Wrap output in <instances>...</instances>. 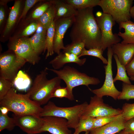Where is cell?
Returning <instances> with one entry per match:
<instances>
[{
    "label": "cell",
    "mask_w": 134,
    "mask_h": 134,
    "mask_svg": "<svg viewBox=\"0 0 134 134\" xmlns=\"http://www.w3.org/2000/svg\"><path fill=\"white\" fill-rule=\"evenodd\" d=\"M122 115H119L95 118L93 129L100 127L117 119Z\"/></svg>",
    "instance_id": "35"
},
{
    "label": "cell",
    "mask_w": 134,
    "mask_h": 134,
    "mask_svg": "<svg viewBox=\"0 0 134 134\" xmlns=\"http://www.w3.org/2000/svg\"><path fill=\"white\" fill-rule=\"evenodd\" d=\"M130 80L134 81V76H130Z\"/></svg>",
    "instance_id": "46"
},
{
    "label": "cell",
    "mask_w": 134,
    "mask_h": 134,
    "mask_svg": "<svg viewBox=\"0 0 134 134\" xmlns=\"http://www.w3.org/2000/svg\"><path fill=\"white\" fill-rule=\"evenodd\" d=\"M113 55L111 47L107 48L108 63L104 66L105 78L103 84L100 88L91 90L90 91L99 97L102 98L104 96H109L116 100L118 99L121 92L116 88L114 84L112 70V59Z\"/></svg>",
    "instance_id": "10"
},
{
    "label": "cell",
    "mask_w": 134,
    "mask_h": 134,
    "mask_svg": "<svg viewBox=\"0 0 134 134\" xmlns=\"http://www.w3.org/2000/svg\"><path fill=\"white\" fill-rule=\"evenodd\" d=\"M122 109V115L125 121L134 117V103H125Z\"/></svg>",
    "instance_id": "37"
},
{
    "label": "cell",
    "mask_w": 134,
    "mask_h": 134,
    "mask_svg": "<svg viewBox=\"0 0 134 134\" xmlns=\"http://www.w3.org/2000/svg\"><path fill=\"white\" fill-rule=\"evenodd\" d=\"M122 109L115 108L104 103L102 98L95 95L91 97L88 104L81 116V118H94L113 116L122 114Z\"/></svg>",
    "instance_id": "11"
},
{
    "label": "cell",
    "mask_w": 134,
    "mask_h": 134,
    "mask_svg": "<svg viewBox=\"0 0 134 134\" xmlns=\"http://www.w3.org/2000/svg\"><path fill=\"white\" fill-rule=\"evenodd\" d=\"M45 0H26L24 1L23 7L18 22V24L20 21L25 18L29 10L37 3L42 2Z\"/></svg>",
    "instance_id": "38"
},
{
    "label": "cell",
    "mask_w": 134,
    "mask_h": 134,
    "mask_svg": "<svg viewBox=\"0 0 134 134\" xmlns=\"http://www.w3.org/2000/svg\"><path fill=\"white\" fill-rule=\"evenodd\" d=\"M0 106L7 108L9 111L17 115H31L38 117L42 107L31 100L27 94H17L12 87L6 95L0 100Z\"/></svg>",
    "instance_id": "2"
},
{
    "label": "cell",
    "mask_w": 134,
    "mask_h": 134,
    "mask_svg": "<svg viewBox=\"0 0 134 134\" xmlns=\"http://www.w3.org/2000/svg\"><path fill=\"white\" fill-rule=\"evenodd\" d=\"M133 0H100L98 5L103 13L110 15L118 24L130 20Z\"/></svg>",
    "instance_id": "6"
},
{
    "label": "cell",
    "mask_w": 134,
    "mask_h": 134,
    "mask_svg": "<svg viewBox=\"0 0 134 134\" xmlns=\"http://www.w3.org/2000/svg\"><path fill=\"white\" fill-rule=\"evenodd\" d=\"M122 131L125 133L134 134V117L125 121Z\"/></svg>",
    "instance_id": "40"
},
{
    "label": "cell",
    "mask_w": 134,
    "mask_h": 134,
    "mask_svg": "<svg viewBox=\"0 0 134 134\" xmlns=\"http://www.w3.org/2000/svg\"><path fill=\"white\" fill-rule=\"evenodd\" d=\"M54 97L61 98H64L71 100H74L73 91L67 86L62 87L60 86L57 88L51 96V98Z\"/></svg>",
    "instance_id": "30"
},
{
    "label": "cell",
    "mask_w": 134,
    "mask_h": 134,
    "mask_svg": "<svg viewBox=\"0 0 134 134\" xmlns=\"http://www.w3.org/2000/svg\"><path fill=\"white\" fill-rule=\"evenodd\" d=\"M119 29H124V32H119L118 34L123 40L121 43L123 44H134V22L130 20L121 22L119 24Z\"/></svg>",
    "instance_id": "21"
},
{
    "label": "cell",
    "mask_w": 134,
    "mask_h": 134,
    "mask_svg": "<svg viewBox=\"0 0 134 134\" xmlns=\"http://www.w3.org/2000/svg\"><path fill=\"white\" fill-rule=\"evenodd\" d=\"M54 34L55 23L53 19L47 30L46 37V49L47 52L45 56L46 59L52 55L54 53L53 50Z\"/></svg>",
    "instance_id": "24"
},
{
    "label": "cell",
    "mask_w": 134,
    "mask_h": 134,
    "mask_svg": "<svg viewBox=\"0 0 134 134\" xmlns=\"http://www.w3.org/2000/svg\"><path fill=\"white\" fill-rule=\"evenodd\" d=\"M86 60V58L80 59L77 56L73 54L61 52L49 63L51 65L53 69L58 70L68 63H74L79 66H82L85 63Z\"/></svg>",
    "instance_id": "17"
},
{
    "label": "cell",
    "mask_w": 134,
    "mask_h": 134,
    "mask_svg": "<svg viewBox=\"0 0 134 134\" xmlns=\"http://www.w3.org/2000/svg\"><path fill=\"white\" fill-rule=\"evenodd\" d=\"M55 14V9L52 4L37 20L39 23L47 30L53 20L54 19Z\"/></svg>",
    "instance_id": "28"
},
{
    "label": "cell",
    "mask_w": 134,
    "mask_h": 134,
    "mask_svg": "<svg viewBox=\"0 0 134 134\" xmlns=\"http://www.w3.org/2000/svg\"><path fill=\"white\" fill-rule=\"evenodd\" d=\"M134 99V85L123 83L122 90L118 99L126 100Z\"/></svg>",
    "instance_id": "32"
},
{
    "label": "cell",
    "mask_w": 134,
    "mask_h": 134,
    "mask_svg": "<svg viewBox=\"0 0 134 134\" xmlns=\"http://www.w3.org/2000/svg\"><path fill=\"white\" fill-rule=\"evenodd\" d=\"M16 126L19 127L27 134H37L41 133L42 126L41 117L27 115H13Z\"/></svg>",
    "instance_id": "14"
},
{
    "label": "cell",
    "mask_w": 134,
    "mask_h": 134,
    "mask_svg": "<svg viewBox=\"0 0 134 134\" xmlns=\"http://www.w3.org/2000/svg\"><path fill=\"white\" fill-rule=\"evenodd\" d=\"M50 0L55 10L54 21L61 18L74 16L77 13V10L64 0Z\"/></svg>",
    "instance_id": "18"
},
{
    "label": "cell",
    "mask_w": 134,
    "mask_h": 134,
    "mask_svg": "<svg viewBox=\"0 0 134 134\" xmlns=\"http://www.w3.org/2000/svg\"><path fill=\"white\" fill-rule=\"evenodd\" d=\"M125 121L122 115L109 123L92 130L89 134H115L123 130Z\"/></svg>",
    "instance_id": "19"
},
{
    "label": "cell",
    "mask_w": 134,
    "mask_h": 134,
    "mask_svg": "<svg viewBox=\"0 0 134 134\" xmlns=\"http://www.w3.org/2000/svg\"><path fill=\"white\" fill-rule=\"evenodd\" d=\"M13 86L12 82L0 77V100L6 95Z\"/></svg>",
    "instance_id": "36"
},
{
    "label": "cell",
    "mask_w": 134,
    "mask_h": 134,
    "mask_svg": "<svg viewBox=\"0 0 134 134\" xmlns=\"http://www.w3.org/2000/svg\"><path fill=\"white\" fill-rule=\"evenodd\" d=\"M111 48L114 54L116 55L120 63L125 66L134 55V44L119 43L113 45Z\"/></svg>",
    "instance_id": "16"
},
{
    "label": "cell",
    "mask_w": 134,
    "mask_h": 134,
    "mask_svg": "<svg viewBox=\"0 0 134 134\" xmlns=\"http://www.w3.org/2000/svg\"><path fill=\"white\" fill-rule=\"evenodd\" d=\"M7 7V4H0V33L4 29L6 23L9 12H8Z\"/></svg>",
    "instance_id": "39"
},
{
    "label": "cell",
    "mask_w": 134,
    "mask_h": 134,
    "mask_svg": "<svg viewBox=\"0 0 134 134\" xmlns=\"http://www.w3.org/2000/svg\"><path fill=\"white\" fill-rule=\"evenodd\" d=\"M16 126L15 121L13 117H10L8 114L3 115L0 113V132L5 129L11 131Z\"/></svg>",
    "instance_id": "29"
},
{
    "label": "cell",
    "mask_w": 134,
    "mask_h": 134,
    "mask_svg": "<svg viewBox=\"0 0 134 134\" xmlns=\"http://www.w3.org/2000/svg\"><path fill=\"white\" fill-rule=\"evenodd\" d=\"M24 1L21 0L14 1L13 6L9 10L5 27L0 33V41L1 42H4L9 39L16 27L18 25Z\"/></svg>",
    "instance_id": "12"
},
{
    "label": "cell",
    "mask_w": 134,
    "mask_h": 134,
    "mask_svg": "<svg viewBox=\"0 0 134 134\" xmlns=\"http://www.w3.org/2000/svg\"><path fill=\"white\" fill-rule=\"evenodd\" d=\"M42 126L41 133L47 132L52 134H72L67 120L63 118L54 116L41 117Z\"/></svg>",
    "instance_id": "13"
},
{
    "label": "cell",
    "mask_w": 134,
    "mask_h": 134,
    "mask_svg": "<svg viewBox=\"0 0 134 134\" xmlns=\"http://www.w3.org/2000/svg\"><path fill=\"white\" fill-rule=\"evenodd\" d=\"M95 118L86 117L81 118L75 129L73 134H79L83 132H90L93 129Z\"/></svg>",
    "instance_id": "26"
},
{
    "label": "cell",
    "mask_w": 134,
    "mask_h": 134,
    "mask_svg": "<svg viewBox=\"0 0 134 134\" xmlns=\"http://www.w3.org/2000/svg\"><path fill=\"white\" fill-rule=\"evenodd\" d=\"M130 15L131 17L134 20V5L131 7L130 9Z\"/></svg>",
    "instance_id": "43"
},
{
    "label": "cell",
    "mask_w": 134,
    "mask_h": 134,
    "mask_svg": "<svg viewBox=\"0 0 134 134\" xmlns=\"http://www.w3.org/2000/svg\"><path fill=\"white\" fill-rule=\"evenodd\" d=\"M66 2L71 5L77 10L93 8L98 5L100 0H65Z\"/></svg>",
    "instance_id": "27"
},
{
    "label": "cell",
    "mask_w": 134,
    "mask_h": 134,
    "mask_svg": "<svg viewBox=\"0 0 134 134\" xmlns=\"http://www.w3.org/2000/svg\"><path fill=\"white\" fill-rule=\"evenodd\" d=\"M9 40L8 50L13 51L18 57L33 65L38 63L40 58L33 49L29 38L10 37Z\"/></svg>",
    "instance_id": "9"
},
{
    "label": "cell",
    "mask_w": 134,
    "mask_h": 134,
    "mask_svg": "<svg viewBox=\"0 0 134 134\" xmlns=\"http://www.w3.org/2000/svg\"><path fill=\"white\" fill-rule=\"evenodd\" d=\"M11 0H1L0 1V4L6 5L8 2L11 1Z\"/></svg>",
    "instance_id": "44"
},
{
    "label": "cell",
    "mask_w": 134,
    "mask_h": 134,
    "mask_svg": "<svg viewBox=\"0 0 134 134\" xmlns=\"http://www.w3.org/2000/svg\"><path fill=\"white\" fill-rule=\"evenodd\" d=\"M96 16V18L101 34L102 49L104 51L106 48L119 43L121 39L118 34L112 32L115 22L110 15L99 12Z\"/></svg>",
    "instance_id": "8"
},
{
    "label": "cell",
    "mask_w": 134,
    "mask_h": 134,
    "mask_svg": "<svg viewBox=\"0 0 134 134\" xmlns=\"http://www.w3.org/2000/svg\"><path fill=\"white\" fill-rule=\"evenodd\" d=\"M93 10V8L77 10L69 36L72 42H83L87 49H102L101 32Z\"/></svg>",
    "instance_id": "1"
},
{
    "label": "cell",
    "mask_w": 134,
    "mask_h": 134,
    "mask_svg": "<svg viewBox=\"0 0 134 134\" xmlns=\"http://www.w3.org/2000/svg\"><path fill=\"white\" fill-rule=\"evenodd\" d=\"M125 68L129 76H134V55L129 63L125 66Z\"/></svg>",
    "instance_id": "41"
},
{
    "label": "cell",
    "mask_w": 134,
    "mask_h": 134,
    "mask_svg": "<svg viewBox=\"0 0 134 134\" xmlns=\"http://www.w3.org/2000/svg\"><path fill=\"white\" fill-rule=\"evenodd\" d=\"M52 5L50 0H45L34 10L28 18L32 19L37 20Z\"/></svg>",
    "instance_id": "34"
},
{
    "label": "cell",
    "mask_w": 134,
    "mask_h": 134,
    "mask_svg": "<svg viewBox=\"0 0 134 134\" xmlns=\"http://www.w3.org/2000/svg\"><path fill=\"white\" fill-rule=\"evenodd\" d=\"M88 103L86 102L74 106L67 107L56 106L53 102H49L42 107L40 117L54 116L66 119L68 128H76Z\"/></svg>",
    "instance_id": "4"
},
{
    "label": "cell",
    "mask_w": 134,
    "mask_h": 134,
    "mask_svg": "<svg viewBox=\"0 0 134 134\" xmlns=\"http://www.w3.org/2000/svg\"><path fill=\"white\" fill-rule=\"evenodd\" d=\"M47 32L36 33L29 38L31 46L34 52L39 55L44 53L46 49V37Z\"/></svg>",
    "instance_id": "22"
},
{
    "label": "cell",
    "mask_w": 134,
    "mask_h": 134,
    "mask_svg": "<svg viewBox=\"0 0 134 134\" xmlns=\"http://www.w3.org/2000/svg\"><path fill=\"white\" fill-rule=\"evenodd\" d=\"M115 134H132L129 133H125L123 131H121V132L118 133H117Z\"/></svg>",
    "instance_id": "45"
},
{
    "label": "cell",
    "mask_w": 134,
    "mask_h": 134,
    "mask_svg": "<svg viewBox=\"0 0 134 134\" xmlns=\"http://www.w3.org/2000/svg\"><path fill=\"white\" fill-rule=\"evenodd\" d=\"M113 56L116 62L117 68L116 75L113 79L114 83L119 80L125 83L131 84L130 78L127 74L125 66L120 63L116 55L114 54Z\"/></svg>",
    "instance_id": "25"
},
{
    "label": "cell",
    "mask_w": 134,
    "mask_h": 134,
    "mask_svg": "<svg viewBox=\"0 0 134 134\" xmlns=\"http://www.w3.org/2000/svg\"><path fill=\"white\" fill-rule=\"evenodd\" d=\"M47 69L55 73L61 80H63L66 86L72 91L74 88L82 85L86 86L91 90L89 85H97L100 82L98 78L90 76L69 66H65L62 69L59 70L48 68Z\"/></svg>",
    "instance_id": "5"
},
{
    "label": "cell",
    "mask_w": 134,
    "mask_h": 134,
    "mask_svg": "<svg viewBox=\"0 0 134 134\" xmlns=\"http://www.w3.org/2000/svg\"><path fill=\"white\" fill-rule=\"evenodd\" d=\"M20 21H21L17 31L11 37H27L36 32L39 24L37 20L32 19L28 17Z\"/></svg>",
    "instance_id": "20"
},
{
    "label": "cell",
    "mask_w": 134,
    "mask_h": 134,
    "mask_svg": "<svg viewBox=\"0 0 134 134\" xmlns=\"http://www.w3.org/2000/svg\"><path fill=\"white\" fill-rule=\"evenodd\" d=\"M31 83L30 77L21 70L19 71L13 82V86L18 90L23 91L28 90Z\"/></svg>",
    "instance_id": "23"
},
{
    "label": "cell",
    "mask_w": 134,
    "mask_h": 134,
    "mask_svg": "<svg viewBox=\"0 0 134 134\" xmlns=\"http://www.w3.org/2000/svg\"><path fill=\"white\" fill-rule=\"evenodd\" d=\"M103 52L102 49L98 48L86 49L85 48H84L78 57L79 58L82 56L85 55L92 56L100 59L103 64L106 65L108 63V61L102 56Z\"/></svg>",
    "instance_id": "33"
},
{
    "label": "cell",
    "mask_w": 134,
    "mask_h": 134,
    "mask_svg": "<svg viewBox=\"0 0 134 134\" xmlns=\"http://www.w3.org/2000/svg\"><path fill=\"white\" fill-rule=\"evenodd\" d=\"M47 68L45 67L36 75L27 93L31 100L40 106L46 104L54 90L61 86V80L57 76L48 79Z\"/></svg>",
    "instance_id": "3"
},
{
    "label": "cell",
    "mask_w": 134,
    "mask_h": 134,
    "mask_svg": "<svg viewBox=\"0 0 134 134\" xmlns=\"http://www.w3.org/2000/svg\"><path fill=\"white\" fill-rule=\"evenodd\" d=\"M74 16L61 18L54 21L55 34L53 50L54 53L58 55L60 54L61 50H63L65 48L63 42V38L68 29L72 26Z\"/></svg>",
    "instance_id": "15"
},
{
    "label": "cell",
    "mask_w": 134,
    "mask_h": 134,
    "mask_svg": "<svg viewBox=\"0 0 134 134\" xmlns=\"http://www.w3.org/2000/svg\"></svg>",
    "instance_id": "48"
},
{
    "label": "cell",
    "mask_w": 134,
    "mask_h": 134,
    "mask_svg": "<svg viewBox=\"0 0 134 134\" xmlns=\"http://www.w3.org/2000/svg\"><path fill=\"white\" fill-rule=\"evenodd\" d=\"M0 113L3 115L7 114L8 112L9 111L8 109L4 106H0Z\"/></svg>",
    "instance_id": "42"
},
{
    "label": "cell",
    "mask_w": 134,
    "mask_h": 134,
    "mask_svg": "<svg viewBox=\"0 0 134 134\" xmlns=\"http://www.w3.org/2000/svg\"><path fill=\"white\" fill-rule=\"evenodd\" d=\"M26 61L8 50L0 56V77L13 82L19 69Z\"/></svg>",
    "instance_id": "7"
},
{
    "label": "cell",
    "mask_w": 134,
    "mask_h": 134,
    "mask_svg": "<svg viewBox=\"0 0 134 134\" xmlns=\"http://www.w3.org/2000/svg\"><path fill=\"white\" fill-rule=\"evenodd\" d=\"M89 131L86 132L84 134H89Z\"/></svg>",
    "instance_id": "47"
},
{
    "label": "cell",
    "mask_w": 134,
    "mask_h": 134,
    "mask_svg": "<svg viewBox=\"0 0 134 134\" xmlns=\"http://www.w3.org/2000/svg\"><path fill=\"white\" fill-rule=\"evenodd\" d=\"M84 48H85V44L83 42H72L70 44L65 47L62 52L73 54L78 57Z\"/></svg>",
    "instance_id": "31"
}]
</instances>
